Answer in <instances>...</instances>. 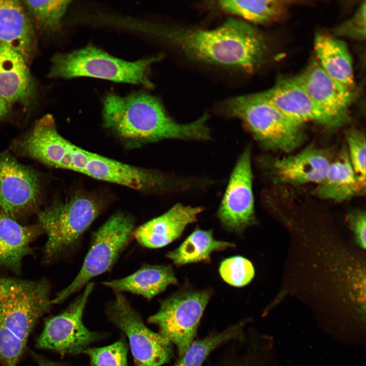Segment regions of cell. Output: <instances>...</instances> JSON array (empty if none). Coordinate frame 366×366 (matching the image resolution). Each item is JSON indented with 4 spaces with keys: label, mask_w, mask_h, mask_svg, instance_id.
I'll list each match as a JSON object with an SVG mask.
<instances>
[{
    "label": "cell",
    "mask_w": 366,
    "mask_h": 366,
    "mask_svg": "<svg viewBox=\"0 0 366 366\" xmlns=\"http://www.w3.org/2000/svg\"><path fill=\"white\" fill-rule=\"evenodd\" d=\"M294 77L324 111L344 124L347 121L348 108L355 97L353 90L329 76L316 60Z\"/></svg>",
    "instance_id": "cell-15"
},
{
    "label": "cell",
    "mask_w": 366,
    "mask_h": 366,
    "mask_svg": "<svg viewBox=\"0 0 366 366\" xmlns=\"http://www.w3.org/2000/svg\"><path fill=\"white\" fill-rule=\"evenodd\" d=\"M35 226H23L0 210V266L20 273L23 258L32 251L30 243L39 234Z\"/></svg>",
    "instance_id": "cell-21"
},
{
    "label": "cell",
    "mask_w": 366,
    "mask_h": 366,
    "mask_svg": "<svg viewBox=\"0 0 366 366\" xmlns=\"http://www.w3.org/2000/svg\"><path fill=\"white\" fill-rule=\"evenodd\" d=\"M128 346L124 338L101 347H88L82 354L87 356L91 366H128Z\"/></svg>",
    "instance_id": "cell-28"
},
{
    "label": "cell",
    "mask_w": 366,
    "mask_h": 366,
    "mask_svg": "<svg viewBox=\"0 0 366 366\" xmlns=\"http://www.w3.org/2000/svg\"><path fill=\"white\" fill-rule=\"evenodd\" d=\"M273 356L272 345L264 341L262 345L259 348L256 346L245 358L227 366H269Z\"/></svg>",
    "instance_id": "cell-33"
},
{
    "label": "cell",
    "mask_w": 366,
    "mask_h": 366,
    "mask_svg": "<svg viewBox=\"0 0 366 366\" xmlns=\"http://www.w3.org/2000/svg\"><path fill=\"white\" fill-rule=\"evenodd\" d=\"M40 194L35 172L11 155L0 154V207L12 218L34 206Z\"/></svg>",
    "instance_id": "cell-14"
},
{
    "label": "cell",
    "mask_w": 366,
    "mask_h": 366,
    "mask_svg": "<svg viewBox=\"0 0 366 366\" xmlns=\"http://www.w3.org/2000/svg\"><path fill=\"white\" fill-rule=\"evenodd\" d=\"M209 290L182 288L164 299L148 319L159 334L177 347L182 356L192 343L199 321L210 299Z\"/></svg>",
    "instance_id": "cell-8"
},
{
    "label": "cell",
    "mask_w": 366,
    "mask_h": 366,
    "mask_svg": "<svg viewBox=\"0 0 366 366\" xmlns=\"http://www.w3.org/2000/svg\"><path fill=\"white\" fill-rule=\"evenodd\" d=\"M94 287L87 284L79 294L63 313L49 319L36 341V347L63 354H81L94 343L102 338L83 323L84 311Z\"/></svg>",
    "instance_id": "cell-10"
},
{
    "label": "cell",
    "mask_w": 366,
    "mask_h": 366,
    "mask_svg": "<svg viewBox=\"0 0 366 366\" xmlns=\"http://www.w3.org/2000/svg\"><path fill=\"white\" fill-rule=\"evenodd\" d=\"M34 95V83L24 57L0 42V96L7 103L27 105Z\"/></svg>",
    "instance_id": "cell-18"
},
{
    "label": "cell",
    "mask_w": 366,
    "mask_h": 366,
    "mask_svg": "<svg viewBox=\"0 0 366 366\" xmlns=\"http://www.w3.org/2000/svg\"><path fill=\"white\" fill-rule=\"evenodd\" d=\"M204 208L177 203L163 214L136 228L133 237L149 249L164 247L179 238L186 226L196 222Z\"/></svg>",
    "instance_id": "cell-16"
},
{
    "label": "cell",
    "mask_w": 366,
    "mask_h": 366,
    "mask_svg": "<svg viewBox=\"0 0 366 366\" xmlns=\"http://www.w3.org/2000/svg\"><path fill=\"white\" fill-rule=\"evenodd\" d=\"M106 314L126 336L136 366H161L172 354L171 343L149 329L123 293H115Z\"/></svg>",
    "instance_id": "cell-9"
},
{
    "label": "cell",
    "mask_w": 366,
    "mask_h": 366,
    "mask_svg": "<svg viewBox=\"0 0 366 366\" xmlns=\"http://www.w3.org/2000/svg\"><path fill=\"white\" fill-rule=\"evenodd\" d=\"M220 111L239 119L264 149L290 153L307 139L304 124L284 114L259 93L230 98L221 105Z\"/></svg>",
    "instance_id": "cell-3"
},
{
    "label": "cell",
    "mask_w": 366,
    "mask_h": 366,
    "mask_svg": "<svg viewBox=\"0 0 366 366\" xmlns=\"http://www.w3.org/2000/svg\"><path fill=\"white\" fill-rule=\"evenodd\" d=\"M234 247L232 242L216 239L211 230L197 228L178 247L167 253L166 257L177 266L197 262L208 263L213 252Z\"/></svg>",
    "instance_id": "cell-24"
},
{
    "label": "cell",
    "mask_w": 366,
    "mask_h": 366,
    "mask_svg": "<svg viewBox=\"0 0 366 366\" xmlns=\"http://www.w3.org/2000/svg\"><path fill=\"white\" fill-rule=\"evenodd\" d=\"M365 217L364 211L356 210L350 212L347 217L356 242L363 249H365Z\"/></svg>",
    "instance_id": "cell-34"
},
{
    "label": "cell",
    "mask_w": 366,
    "mask_h": 366,
    "mask_svg": "<svg viewBox=\"0 0 366 366\" xmlns=\"http://www.w3.org/2000/svg\"><path fill=\"white\" fill-rule=\"evenodd\" d=\"M33 19L41 26L55 29L60 22L70 1H23L22 2Z\"/></svg>",
    "instance_id": "cell-27"
},
{
    "label": "cell",
    "mask_w": 366,
    "mask_h": 366,
    "mask_svg": "<svg viewBox=\"0 0 366 366\" xmlns=\"http://www.w3.org/2000/svg\"><path fill=\"white\" fill-rule=\"evenodd\" d=\"M253 179L251 148L247 146L237 160L217 211L229 231L240 234L255 223Z\"/></svg>",
    "instance_id": "cell-11"
},
{
    "label": "cell",
    "mask_w": 366,
    "mask_h": 366,
    "mask_svg": "<svg viewBox=\"0 0 366 366\" xmlns=\"http://www.w3.org/2000/svg\"><path fill=\"white\" fill-rule=\"evenodd\" d=\"M135 29L166 40L188 57L223 67L252 71L264 61L265 38L248 23L228 19L211 30L185 29L138 21Z\"/></svg>",
    "instance_id": "cell-1"
},
{
    "label": "cell",
    "mask_w": 366,
    "mask_h": 366,
    "mask_svg": "<svg viewBox=\"0 0 366 366\" xmlns=\"http://www.w3.org/2000/svg\"><path fill=\"white\" fill-rule=\"evenodd\" d=\"M219 4L227 12L255 23L277 20L284 14L287 8L284 1L274 0L222 1Z\"/></svg>",
    "instance_id": "cell-25"
},
{
    "label": "cell",
    "mask_w": 366,
    "mask_h": 366,
    "mask_svg": "<svg viewBox=\"0 0 366 366\" xmlns=\"http://www.w3.org/2000/svg\"><path fill=\"white\" fill-rule=\"evenodd\" d=\"M115 293L128 292L150 300L171 285L177 284L170 265L145 264L127 277L102 282Z\"/></svg>",
    "instance_id": "cell-20"
},
{
    "label": "cell",
    "mask_w": 366,
    "mask_h": 366,
    "mask_svg": "<svg viewBox=\"0 0 366 366\" xmlns=\"http://www.w3.org/2000/svg\"><path fill=\"white\" fill-rule=\"evenodd\" d=\"M135 220L124 211H116L93 233L90 246L77 276L51 299L53 304L64 301L93 278L112 268L133 237Z\"/></svg>",
    "instance_id": "cell-5"
},
{
    "label": "cell",
    "mask_w": 366,
    "mask_h": 366,
    "mask_svg": "<svg viewBox=\"0 0 366 366\" xmlns=\"http://www.w3.org/2000/svg\"><path fill=\"white\" fill-rule=\"evenodd\" d=\"M219 272L223 280L234 287H242L253 279L255 270L248 259L235 256L224 260L220 265Z\"/></svg>",
    "instance_id": "cell-29"
},
{
    "label": "cell",
    "mask_w": 366,
    "mask_h": 366,
    "mask_svg": "<svg viewBox=\"0 0 366 366\" xmlns=\"http://www.w3.org/2000/svg\"><path fill=\"white\" fill-rule=\"evenodd\" d=\"M314 46L317 61L331 78L348 88L355 86L352 60L346 43L323 34L315 37Z\"/></svg>",
    "instance_id": "cell-23"
},
{
    "label": "cell",
    "mask_w": 366,
    "mask_h": 366,
    "mask_svg": "<svg viewBox=\"0 0 366 366\" xmlns=\"http://www.w3.org/2000/svg\"><path fill=\"white\" fill-rule=\"evenodd\" d=\"M73 144L57 132L50 115L39 120L22 141L25 153L49 166L70 170Z\"/></svg>",
    "instance_id": "cell-17"
},
{
    "label": "cell",
    "mask_w": 366,
    "mask_h": 366,
    "mask_svg": "<svg viewBox=\"0 0 366 366\" xmlns=\"http://www.w3.org/2000/svg\"><path fill=\"white\" fill-rule=\"evenodd\" d=\"M365 190L355 173L346 147L332 159L324 178L313 193L323 199L341 202L362 195Z\"/></svg>",
    "instance_id": "cell-19"
},
{
    "label": "cell",
    "mask_w": 366,
    "mask_h": 366,
    "mask_svg": "<svg viewBox=\"0 0 366 366\" xmlns=\"http://www.w3.org/2000/svg\"><path fill=\"white\" fill-rule=\"evenodd\" d=\"M50 290L45 279L0 277V315L25 345L37 321L51 309Z\"/></svg>",
    "instance_id": "cell-7"
},
{
    "label": "cell",
    "mask_w": 366,
    "mask_h": 366,
    "mask_svg": "<svg viewBox=\"0 0 366 366\" xmlns=\"http://www.w3.org/2000/svg\"><path fill=\"white\" fill-rule=\"evenodd\" d=\"M35 358L37 363L36 366H72L65 363L52 361L37 354L35 355Z\"/></svg>",
    "instance_id": "cell-35"
},
{
    "label": "cell",
    "mask_w": 366,
    "mask_h": 366,
    "mask_svg": "<svg viewBox=\"0 0 366 366\" xmlns=\"http://www.w3.org/2000/svg\"><path fill=\"white\" fill-rule=\"evenodd\" d=\"M332 160L326 150L310 145L294 155L261 158L259 163L275 183L299 186L321 182Z\"/></svg>",
    "instance_id": "cell-12"
},
{
    "label": "cell",
    "mask_w": 366,
    "mask_h": 366,
    "mask_svg": "<svg viewBox=\"0 0 366 366\" xmlns=\"http://www.w3.org/2000/svg\"><path fill=\"white\" fill-rule=\"evenodd\" d=\"M160 58L157 56L129 62L90 45L71 52L56 54L52 58L48 76L89 77L150 87L152 84L149 79L150 68Z\"/></svg>",
    "instance_id": "cell-4"
},
{
    "label": "cell",
    "mask_w": 366,
    "mask_h": 366,
    "mask_svg": "<svg viewBox=\"0 0 366 366\" xmlns=\"http://www.w3.org/2000/svg\"><path fill=\"white\" fill-rule=\"evenodd\" d=\"M26 345L6 325L0 315V363L17 366Z\"/></svg>",
    "instance_id": "cell-31"
},
{
    "label": "cell",
    "mask_w": 366,
    "mask_h": 366,
    "mask_svg": "<svg viewBox=\"0 0 366 366\" xmlns=\"http://www.w3.org/2000/svg\"><path fill=\"white\" fill-rule=\"evenodd\" d=\"M245 326V321L239 322L219 333H212L201 340L193 342L174 366H202L206 357L218 346L230 340L239 338Z\"/></svg>",
    "instance_id": "cell-26"
},
{
    "label": "cell",
    "mask_w": 366,
    "mask_h": 366,
    "mask_svg": "<svg viewBox=\"0 0 366 366\" xmlns=\"http://www.w3.org/2000/svg\"><path fill=\"white\" fill-rule=\"evenodd\" d=\"M102 117L104 127L130 146L164 139H211L207 114L191 123H178L158 98L144 92L126 96L108 94L103 101Z\"/></svg>",
    "instance_id": "cell-2"
},
{
    "label": "cell",
    "mask_w": 366,
    "mask_h": 366,
    "mask_svg": "<svg viewBox=\"0 0 366 366\" xmlns=\"http://www.w3.org/2000/svg\"><path fill=\"white\" fill-rule=\"evenodd\" d=\"M350 163L360 182L365 187V136L356 129L348 130L346 135Z\"/></svg>",
    "instance_id": "cell-30"
},
{
    "label": "cell",
    "mask_w": 366,
    "mask_h": 366,
    "mask_svg": "<svg viewBox=\"0 0 366 366\" xmlns=\"http://www.w3.org/2000/svg\"><path fill=\"white\" fill-rule=\"evenodd\" d=\"M259 94L284 114L302 124L315 122L329 130L344 125L318 105L294 77L281 79Z\"/></svg>",
    "instance_id": "cell-13"
},
{
    "label": "cell",
    "mask_w": 366,
    "mask_h": 366,
    "mask_svg": "<svg viewBox=\"0 0 366 366\" xmlns=\"http://www.w3.org/2000/svg\"><path fill=\"white\" fill-rule=\"evenodd\" d=\"M366 2L360 4L353 16L334 29L337 36L362 40L365 37Z\"/></svg>",
    "instance_id": "cell-32"
},
{
    "label": "cell",
    "mask_w": 366,
    "mask_h": 366,
    "mask_svg": "<svg viewBox=\"0 0 366 366\" xmlns=\"http://www.w3.org/2000/svg\"><path fill=\"white\" fill-rule=\"evenodd\" d=\"M34 32L22 3L0 0V42L21 54L25 58L32 49Z\"/></svg>",
    "instance_id": "cell-22"
},
{
    "label": "cell",
    "mask_w": 366,
    "mask_h": 366,
    "mask_svg": "<svg viewBox=\"0 0 366 366\" xmlns=\"http://www.w3.org/2000/svg\"><path fill=\"white\" fill-rule=\"evenodd\" d=\"M103 207L100 200L77 195L64 202L56 201L40 212L39 220L47 236L45 258L52 259L76 248Z\"/></svg>",
    "instance_id": "cell-6"
},
{
    "label": "cell",
    "mask_w": 366,
    "mask_h": 366,
    "mask_svg": "<svg viewBox=\"0 0 366 366\" xmlns=\"http://www.w3.org/2000/svg\"><path fill=\"white\" fill-rule=\"evenodd\" d=\"M8 110V103L0 96V118L6 114Z\"/></svg>",
    "instance_id": "cell-36"
}]
</instances>
